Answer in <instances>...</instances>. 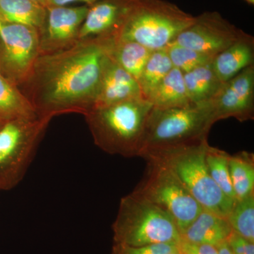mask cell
I'll use <instances>...</instances> for the list:
<instances>
[{"instance_id": "obj_32", "label": "cell", "mask_w": 254, "mask_h": 254, "mask_svg": "<svg viewBox=\"0 0 254 254\" xmlns=\"http://www.w3.org/2000/svg\"><path fill=\"white\" fill-rule=\"evenodd\" d=\"M33 1L40 3V4L43 5V6H45L46 7H47V0H33Z\"/></svg>"}, {"instance_id": "obj_31", "label": "cell", "mask_w": 254, "mask_h": 254, "mask_svg": "<svg viewBox=\"0 0 254 254\" xmlns=\"http://www.w3.org/2000/svg\"><path fill=\"white\" fill-rule=\"evenodd\" d=\"M217 248H218V254H235L232 252L231 249L227 245V242H225L222 245L219 246Z\"/></svg>"}, {"instance_id": "obj_33", "label": "cell", "mask_w": 254, "mask_h": 254, "mask_svg": "<svg viewBox=\"0 0 254 254\" xmlns=\"http://www.w3.org/2000/svg\"><path fill=\"white\" fill-rule=\"evenodd\" d=\"M245 1H247L249 4L254 5V0H245Z\"/></svg>"}, {"instance_id": "obj_9", "label": "cell", "mask_w": 254, "mask_h": 254, "mask_svg": "<svg viewBox=\"0 0 254 254\" xmlns=\"http://www.w3.org/2000/svg\"><path fill=\"white\" fill-rule=\"evenodd\" d=\"M40 55V33L25 25L0 24V72L18 87L31 74Z\"/></svg>"}, {"instance_id": "obj_12", "label": "cell", "mask_w": 254, "mask_h": 254, "mask_svg": "<svg viewBox=\"0 0 254 254\" xmlns=\"http://www.w3.org/2000/svg\"><path fill=\"white\" fill-rule=\"evenodd\" d=\"M89 6L47 7L44 27L40 33V54L66 49L78 41V33Z\"/></svg>"}, {"instance_id": "obj_14", "label": "cell", "mask_w": 254, "mask_h": 254, "mask_svg": "<svg viewBox=\"0 0 254 254\" xmlns=\"http://www.w3.org/2000/svg\"><path fill=\"white\" fill-rule=\"evenodd\" d=\"M136 98H143L138 81L108 53L103 60L94 107L115 104Z\"/></svg>"}, {"instance_id": "obj_20", "label": "cell", "mask_w": 254, "mask_h": 254, "mask_svg": "<svg viewBox=\"0 0 254 254\" xmlns=\"http://www.w3.org/2000/svg\"><path fill=\"white\" fill-rule=\"evenodd\" d=\"M152 50L136 42L118 38L110 39L108 53L138 81Z\"/></svg>"}, {"instance_id": "obj_22", "label": "cell", "mask_w": 254, "mask_h": 254, "mask_svg": "<svg viewBox=\"0 0 254 254\" xmlns=\"http://www.w3.org/2000/svg\"><path fill=\"white\" fill-rule=\"evenodd\" d=\"M229 170L235 200L254 193V155L241 151L229 157Z\"/></svg>"}, {"instance_id": "obj_8", "label": "cell", "mask_w": 254, "mask_h": 254, "mask_svg": "<svg viewBox=\"0 0 254 254\" xmlns=\"http://www.w3.org/2000/svg\"><path fill=\"white\" fill-rule=\"evenodd\" d=\"M147 162L144 176L132 192L169 214L181 235L203 209L172 170L157 162Z\"/></svg>"}, {"instance_id": "obj_30", "label": "cell", "mask_w": 254, "mask_h": 254, "mask_svg": "<svg viewBox=\"0 0 254 254\" xmlns=\"http://www.w3.org/2000/svg\"><path fill=\"white\" fill-rule=\"evenodd\" d=\"M101 0H47V7L51 6H67L74 2H82L88 6Z\"/></svg>"}, {"instance_id": "obj_28", "label": "cell", "mask_w": 254, "mask_h": 254, "mask_svg": "<svg viewBox=\"0 0 254 254\" xmlns=\"http://www.w3.org/2000/svg\"><path fill=\"white\" fill-rule=\"evenodd\" d=\"M227 245L235 254H254V243L232 232L227 241Z\"/></svg>"}, {"instance_id": "obj_36", "label": "cell", "mask_w": 254, "mask_h": 254, "mask_svg": "<svg viewBox=\"0 0 254 254\" xmlns=\"http://www.w3.org/2000/svg\"><path fill=\"white\" fill-rule=\"evenodd\" d=\"M1 22H2V21H1V20H0V24H1Z\"/></svg>"}, {"instance_id": "obj_25", "label": "cell", "mask_w": 254, "mask_h": 254, "mask_svg": "<svg viewBox=\"0 0 254 254\" xmlns=\"http://www.w3.org/2000/svg\"><path fill=\"white\" fill-rule=\"evenodd\" d=\"M227 219L232 231L254 243V193L235 200Z\"/></svg>"}, {"instance_id": "obj_37", "label": "cell", "mask_w": 254, "mask_h": 254, "mask_svg": "<svg viewBox=\"0 0 254 254\" xmlns=\"http://www.w3.org/2000/svg\"><path fill=\"white\" fill-rule=\"evenodd\" d=\"M0 121H1V120H0Z\"/></svg>"}, {"instance_id": "obj_10", "label": "cell", "mask_w": 254, "mask_h": 254, "mask_svg": "<svg viewBox=\"0 0 254 254\" xmlns=\"http://www.w3.org/2000/svg\"><path fill=\"white\" fill-rule=\"evenodd\" d=\"M245 32L225 19L218 11H205L173 43L215 56L235 43Z\"/></svg>"}, {"instance_id": "obj_34", "label": "cell", "mask_w": 254, "mask_h": 254, "mask_svg": "<svg viewBox=\"0 0 254 254\" xmlns=\"http://www.w3.org/2000/svg\"><path fill=\"white\" fill-rule=\"evenodd\" d=\"M168 254H181L180 253V252H179V251H177V252H172V253H170Z\"/></svg>"}, {"instance_id": "obj_4", "label": "cell", "mask_w": 254, "mask_h": 254, "mask_svg": "<svg viewBox=\"0 0 254 254\" xmlns=\"http://www.w3.org/2000/svg\"><path fill=\"white\" fill-rule=\"evenodd\" d=\"M193 20L194 16L166 0H131L116 38L152 51L165 49Z\"/></svg>"}, {"instance_id": "obj_2", "label": "cell", "mask_w": 254, "mask_h": 254, "mask_svg": "<svg viewBox=\"0 0 254 254\" xmlns=\"http://www.w3.org/2000/svg\"><path fill=\"white\" fill-rule=\"evenodd\" d=\"M153 106L143 98L93 107L86 115L95 144L105 153L140 157L145 128Z\"/></svg>"}, {"instance_id": "obj_29", "label": "cell", "mask_w": 254, "mask_h": 254, "mask_svg": "<svg viewBox=\"0 0 254 254\" xmlns=\"http://www.w3.org/2000/svg\"><path fill=\"white\" fill-rule=\"evenodd\" d=\"M177 246L181 254H218V248L211 245L190 243L181 240Z\"/></svg>"}, {"instance_id": "obj_26", "label": "cell", "mask_w": 254, "mask_h": 254, "mask_svg": "<svg viewBox=\"0 0 254 254\" xmlns=\"http://www.w3.org/2000/svg\"><path fill=\"white\" fill-rule=\"evenodd\" d=\"M174 68L182 73L211 63L213 56L172 43L165 48Z\"/></svg>"}, {"instance_id": "obj_18", "label": "cell", "mask_w": 254, "mask_h": 254, "mask_svg": "<svg viewBox=\"0 0 254 254\" xmlns=\"http://www.w3.org/2000/svg\"><path fill=\"white\" fill-rule=\"evenodd\" d=\"M183 76L187 94L192 104L210 103L223 85L215 74L211 63L183 73Z\"/></svg>"}, {"instance_id": "obj_24", "label": "cell", "mask_w": 254, "mask_h": 254, "mask_svg": "<svg viewBox=\"0 0 254 254\" xmlns=\"http://www.w3.org/2000/svg\"><path fill=\"white\" fill-rule=\"evenodd\" d=\"M230 154L224 150L208 145L205 153V163L210 177L222 193L230 199L235 200L230 170Z\"/></svg>"}, {"instance_id": "obj_3", "label": "cell", "mask_w": 254, "mask_h": 254, "mask_svg": "<svg viewBox=\"0 0 254 254\" xmlns=\"http://www.w3.org/2000/svg\"><path fill=\"white\" fill-rule=\"evenodd\" d=\"M208 140L175 148L150 150L141 155L165 165L175 174L200 206L227 218L235 200L221 191L210 177L205 163Z\"/></svg>"}, {"instance_id": "obj_27", "label": "cell", "mask_w": 254, "mask_h": 254, "mask_svg": "<svg viewBox=\"0 0 254 254\" xmlns=\"http://www.w3.org/2000/svg\"><path fill=\"white\" fill-rule=\"evenodd\" d=\"M177 251H179L178 246L173 243L157 244L142 247H130L115 244L111 254H168Z\"/></svg>"}, {"instance_id": "obj_17", "label": "cell", "mask_w": 254, "mask_h": 254, "mask_svg": "<svg viewBox=\"0 0 254 254\" xmlns=\"http://www.w3.org/2000/svg\"><path fill=\"white\" fill-rule=\"evenodd\" d=\"M154 108H182L192 104L187 94L183 73L173 68L147 98Z\"/></svg>"}, {"instance_id": "obj_23", "label": "cell", "mask_w": 254, "mask_h": 254, "mask_svg": "<svg viewBox=\"0 0 254 254\" xmlns=\"http://www.w3.org/2000/svg\"><path fill=\"white\" fill-rule=\"evenodd\" d=\"M173 68L166 50L152 51L138 80L145 100Z\"/></svg>"}, {"instance_id": "obj_19", "label": "cell", "mask_w": 254, "mask_h": 254, "mask_svg": "<svg viewBox=\"0 0 254 254\" xmlns=\"http://www.w3.org/2000/svg\"><path fill=\"white\" fill-rule=\"evenodd\" d=\"M47 16V7L33 0H0V20L36 28L41 33Z\"/></svg>"}, {"instance_id": "obj_15", "label": "cell", "mask_w": 254, "mask_h": 254, "mask_svg": "<svg viewBox=\"0 0 254 254\" xmlns=\"http://www.w3.org/2000/svg\"><path fill=\"white\" fill-rule=\"evenodd\" d=\"M211 64L215 74L223 83L254 65V37L244 33L235 43L215 55Z\"/></svg>"}, {"instance_id": "obj_16", "label": "cell", "mask_w": 254, "mask_h": 254, "mask_svg": "<svg viewBox=\"0 0 254 254\" xmlns=\"http://www.w3.org/2000/svg\"><path fill=\"white\" fill-rule=\"evenodd\" d=\"M232 232L226 218L203 209L182 232L181 240L218 247L227 242Z\"/></svg>"}, {"instance_id": "obj_21", "label": "cell", "mask_w": 254, "mask_h": 254, "mask_svg": "<svg viewBox=\"0 0 254 254\" xmlns=\"http://www.w3.org/2000/svg\"><path fill=\"white\" fill-rule=\"evenodd\" d=\"M38 116L28 98L17 86L0 72V120Z\"/></svg>"}, {"instance_id": "obj_1", "label": "cell", "mask_w": 254, "mask_h": 254, "mask_svg": "<svg viewBox=\"0 0 254 254\" xmlns=\"http://www.w3.org/2000/svg\"><path fill=\"white\" fill-rule=\"evenodd\" d=\"M111 38L80 40L66 49L39 55L27 80L18 87L38 116L85 115L94 107Z\"/></svg>"}, {"instance_id": "obj_7", "label": "cell", "mask_w": 254, "mask_h": 254, "mask_svg": "<svg viewBox=\"0 0 254 254\" xmlns=\"http://www.w3.org/2000/svg\"><path fill=\"white\" fill-rule=\"evenodd\" d=\"M53 119H14L0 127V190H12L27 172Z\"/></svg>"}, {"instance_id": "obj_13", "label": "cell", "mask_w": 254, "mask_h": 254, "mask_svg": "<svg viewBox=\"0 0 254 254\" xmlns=\"http://www.w3.org/2000/svg\"><path fill=\"white\" fill-rule=\"evenodd\" d=\"M131 0H101L89 6L78 33V41L116 38Z\"/></svg>"}, {"instance_id": "obj_6", "label": "cell", "mask_w": 254, "mask_h": 254, "mask_svg": "<svg viewBox=\"0 0 254 254\" xmlns=\"http://www.w3.org/2000/svg\"><path fill=\"white\" fill-rule=\"evenodd\" d=\"M211 102L182 108L153 107L145 128L140 157L150 150L166 149L207 140L212 121Z\"/></svg>"}, {"instance_id": "obj_5", "label": "cell", "mask_w": 254, "mask_h": 254, "mask_svg": "<svg viewBox=\"0 0 254 254\" xmlns=\"http://www.w3.org/2000/svg\"><path fill=\"white\" fill-rule=\"evenodd\" d=\"M113 230L115 244L130 247L178 245L181 240L176 223L170 215L133 192L120 200Z\"/></svg>"}, {"instance_id": "obj_35", "label": "cell", "mask_w": 254, "mask_h": 254, "mask_svg": "<svg viewBox=\"0 0 254 254\" xmlns=\"http://www.w3.org/2000/svg\"><path fill=\"white\" fill-rule=\"evenodd\" d=\"M4 123V122L0 121V127H1V125H2V124Z\"/></svg>"}, {"instance_id": "obj_11", "label": "cell", "mask_w": 254, "mask_h": 254, "mask_svg": "<svg viewBox=\"0 0 254 254\" xmlns=\"http://www.w3.org/2000/svg\"><path fill=\"white\" fill-rule=\"evenodd\" d=\"M212 121L233 118L241 123L254 119V64L222 85L211 101Z\"/></svg>"}]
</instances>
